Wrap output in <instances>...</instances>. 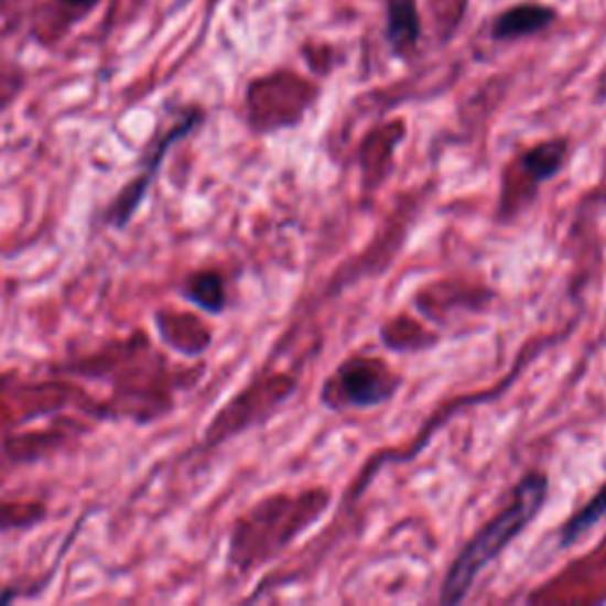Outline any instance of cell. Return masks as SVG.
<instances>
[{"label": "cell", "instance_id": "cell-1", "mask_svg": "<svg viewBox=\"0 0 606 606\" xmlns=\"http://www.w3.org/2000/svg\"><path fill=\"white\" fill-rule=\"evenodd\" d=\"M550 481L545 474L531 472L515 486L512 502H509L498 517H493L481 531H478L451 564L448 576L441 587L443 604L465 602L474 581L493 560L505 552L509 542L517 540L526 526H529L548 500Z\"/></svg>", "mask_w": 606, "mask_h": 606}, {"label": "cell", "instance_id": "cell-7", "mask_svg": "<svg viewBox=\"0 0 606 606\" xmlns=\"http://www.w3.org/2000/svg\"><path fill=\"white\" fill-rule=\"evenodd\" d=\"M606 519V484L589 498L576 515H571L569 521L560 529V548L569 550L576 545L581 538H585L595 526Z\"/></svg>", "mask_w": 606, "mask_h": 606}, {"label": "cell", "instance_id": "cell-5", "mask_svg": "<svg viewBox=\"0 0 606 606\" xmlns=\"http://www.w3.org/2000/svg\"><path fill=\"white\" fill-rule=\"evenodd\" d=\"M387 39L396 55H405L420 41V14L414 0H389Z\"/></svg>", "mask_w": 606, "mask_h": 606}, {"label": "cell", "instance_id": "cell-6", "mask_svg": "<svg viewBox=\"0 0 606 606\" xmlns=\"http://www.w3.org/2000/svg\"><path fill=\"white\" fill-rule=\"evenodd\" d=\"M183 296L195 303L197 309L204 313L218 315L226 311L228 294H226V282L216 273V270H199L193 273L183 282Z\"/></svg>", "mask_w": 606, "mask_h": 606}, {"label": "cell", "instance_id": "cell-9", "mask_svg": "<svg viewBox=\"0 0 606 606\" xmlns=\"http://www.w3.org/2000/svg\"><path fill=\"white\" fill-rule=\"evenodd\" d=\"M65 3L76 6V8H90L93 3H98V0H65Z\"/></svg>", "mask_w": 606, "mask_h": 606}, {"label": "cell", "instance_id": "cell-8", "mask_svg": "<svg viewBox=\"0 0 606 606\" xmlns=\"http://www.w3.org/2000/svg\"><path fill=\"white\" fill-rule=\"evenodd\" d=\"M564 159H566V140H548L542 142V145H535L533 150L526 152L521 164L526 171H529V175H533L535 183H542L554 178V175L560 173Z\"/></svg>", "mask_w": 606, "mask_h": 606}, {"label": "cell", "instance_id": "cell-4", "mask_svg": "<svg viewBox=\"0 0 606 606\" xmlns=\"http://www.w3.org/2000/svg\"><path fill=\"white\" fill-rule=\"evenodd\" d=\"M556 20V12L548 6L523 3L505 10L500 18L493 22V36L496 39H521L538 34V31L548 29Z\"/></svg>", "mask_w": 606, "mask_h": 606}, {"label": "cell", "instance_id": "cell-2", "mask_svg": "<svg viewBox=\"0 0 606 606\" xmlns=\"http://www.w3.org/2000/svg\"><path fill=\"white\" fill-rule=\"evenodd\" d=\"M202 119H204L202 111L193 109V111H187V115L178 123H173L169 131L154 138L150 150H145V156L140 159V173H136L133 178L121 187V193L109 202L107 212H105V223L109 228L123 230L126 226H129L142 206V202H145L169 150L175 145V142L193 133Z\"/></svg>", "mask_w": 606, "mask_h": 606}, {"label": "cell", "instance_id": "cell-3", "mask_svg": "<svg viewBox=\"0 0 606 606\" xmlns=\"http://www.w3.org/2000/svg\"><path fill=\"white\" fill-rule=\"evenodd\" d=\"M339 385L342 393L346 396V401L350 405H377L381 401H387L391 396L389 381L385 379V372L379 370V365L375 362H365V360H354L348 362L346 368L339 375Z\"/></svg>", "mask_w": 606, "mask_h": 606}]
</instances>
